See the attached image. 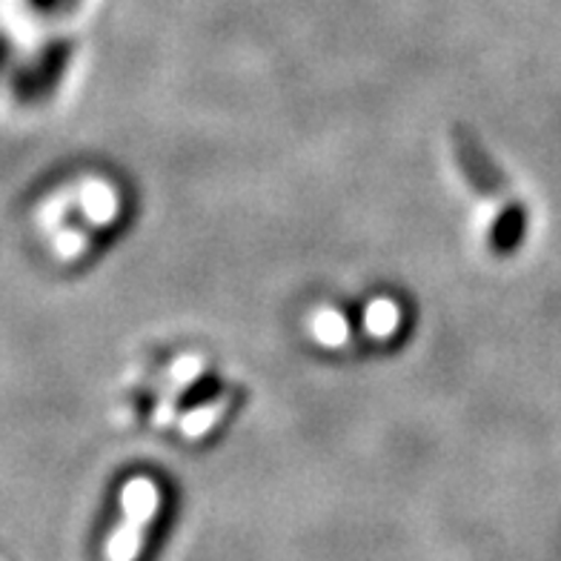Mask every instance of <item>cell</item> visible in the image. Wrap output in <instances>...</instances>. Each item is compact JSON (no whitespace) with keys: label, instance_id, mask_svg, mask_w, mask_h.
Returning a JSON list of instances; mask_svg holds the SVG:
<instances>
[{"label":"cell","instance_id":"1","mask_svg":"<svg viewBox=\"0 0 561 561\" xmlns=\"http://www.w3.org/2000/svg\"><path fill=\"white\" fill-rule=\"evenodd\" d=\"M453 152L458 158V167L465 172L467 184L473 186L476 195L490 201L495 207V221H493V247L499 252L513 250L522 241V229H525V213L518 207L516 201L510 198L504 190V181L499 172L493 170V163L484 158L473 140L465 135H453Z\"/></svg>","mask_w":561,"mask_h":561},{"label":"cell","instance_id":"2","mask_svg":"<svg viewBox=\"0 0 561 561\" xmlns=\"http://www.w3.org/2000/svg\"><path fill=\"white\" fill-rule=\"evenodd\" d=\"M126 518L121 530L106 545V561H135L147 536L149 522L156 518L161 507V493L149 479H135L124 490Z\"/></svg>","mask_w":561,"mask_h":561},{"label":"cell","instance_id":"3","mask_svg":"<svg viewBox=\"0 0 561 561\" xmlns=\"http://www.w3.org/2000/svg\"><path fill=\"white\" fill-rule=\"evenodd\" d=\"M367 321H369V330H373V333L387 335L396 330V324H399V310H396V304L385 301V298H378V301L369 304Z\"/></svg>","mask_w":561,"mask_h":561},{"label":"cell","instance_id":"4","mask_svg":"<svg viewBox=\"0 0 561 561\" xmlns=\"http://www.w3.org/2000/svg\"><path fill=\"white\" fill-rule=\"evenodd\" d=\"M316 335L324 341V344H330V347L341 344V341L347 339V327H344V318H341L335 310H327L324 316L316 318Z\"/></svg>","mask_w":561,"mask_h":561},{"label":"cell","instance_id":"5","mask_svg":"<svg viewBox=\"0 0 561 561\" xmlns=\"http://www.w3.org/2000/svg\"><path fill=\"white\" fill-rule=\"evenodd\" d=\"M32 3H35L37 9H53L55 3H58V0H32Z\"/></svg>","mask_w":561,"mask_h":561}]
</instances>
